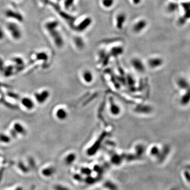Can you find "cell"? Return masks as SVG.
Listing matches in <instances>:
<instances>
[{
	"instance_id": "6da1fadb",
	"label": "cell",
	"mask_w": 190,
	"mask_h": 190,
	"mask_svg": "<svg viewBox=\"0 0 190 190\" xmlns=\"http://www.w3.org/2000/svg\"><path fill=\"white\" fill-rule=\"evenodd\" d=\"M59 22L57 21H50L46 22L44 28L51 37L55 45L58 48H61L64 44L61 33L58 31Z\"/></svg>"
},
{
	"instance_id": "7a4b0ae2",
	"label": "cell",
	"mask_w": 190,
	"mask_h": 190,
	"mask_svg": "<svg viewBox=\"0 0 190 190\" xmlns=\"http://www.w3.org/2000/svg\"><path fill=\"white\" fill-rule=\"evenodd\" d=\"M7 28L9 33H10L12 38L15 40H20L22 36V32L20 26L15 22L8 23L7 25Z\"/></svg>"
},
{
	"instance_id": "3957f363",
	"label": "cell",
	"mask_w": 190,
	"mask_h": 190,
	"mask_svg": "<svg viewBox=\"0 0 190 190\" xmlns=\"http://www.w3.org/2000/svg\"><path fill=\"white\" fill-rule=\"evenodd\" d=\"M131 64L133 69L139 73H144L146 70V65L139 58H134L132 59Z\"/></svg>"
},
{
	"instance_id": "277c9868",
	"label": "cell",
	"mask_w": 190,
	"mask_h": 190,
	"mask_svg": "<svg viewBox=\"0 0 190 190\" xmlns=\"http://www.w3.org/2000/svg\"><path fill=\"white\" fill-rule=\"evenodd\" d=\"M54 4L53 5V7L55 8V10L57 11V12H58L59 15H60V16L68 22V23L69 24L70 26H71L73 28H74L75 26L74 23L76 21V18L73 16H71V15L65 12L62 11L61 9L58 6H56L55 5V4Z\"/></svg>"
},
{
	"instance_id": "5b68a950",
	"label": "cell",
	"mask_w": 190,
	"mask_h": 190,
	"mask_svg": "<svg viewBox=\"0 0 190 190\" xmlns=\"http://www.w3.org/2000/svg\"><path fill=\"white\" fill-rule=\"evenodd\" d=\"M80 78L85 84H91L94 80V75L92 70L86 69L81 71Z\"/></svg>"
},
{
	"instance_id": "8992f818",
	"label": "cell",
	"mask_w": 190,
	"mask_h": 190,
	"mask_svg": "<svg viewBox=\"0 0 190 190\" xmlns=\"http://www.w3.org/2000/svg\"><path fill=\"white\" fill-rule=\"evenodd\" d=\"M92 20L90 17H87L82 20L78 25L74 26V29L76 31L79 32H82L88 29L92 25Z\"/></svg>"
},
{
	"instance_id": "52a82bcc",
	"label": "cell",
	"mask_w": 190,
	"mask_h": 190,
	"mask_svg": "<svg viewBox=\"0 0 190 190\" xmlns=\"http://www.w3.org/2000/svg\"><path fill=\"white\" fill-rule=\"evenodd\" d=\"M109 111L110 115L115 117L118 116L121 113V107L118 104L112 100L110 102Z\"/></svg>"
},
{
	"instance_id": "ba28073f",
	"label": "cell",
	"mask_w": 190,
	"mask_h": 190,
	"mask_svg": "<svg viewBox=\"0 0 190 190\" xmlns=\"http://www.w3.org/2000/svg\"><path fill=\"white\" fill-rule=\"evenodd\" d=\"M163 64V60L158 57H152L150 58L146 63L147 67L150 69H156Z\"/></svg>"
},
{
	"instance_id": "9c48e42d",
	"label": "cell",
	"mask_w": 190,
	"mask_h": 190,
	"mask_svg": "<svg viewBox=\"0 0 190 190\" xmlns=\"http://www.w3.org/2000/svg\"><path fill=\"white\" fill-rule=\"evenodd\" d=\"M147 26V22L144 19H141L135 23L133 27V31L136 33L141 32Z\"/></svg>"
},
{
	"instance_id": "30bf717a",
	"label": "cell",
	"mask_w": 190,
	"mask_h": 190,
	"mask_svg": "<svg viewBox=\"0 0 190 190\" xmlns=\"http://www.w3.org/2000/svg\"><path fill=\"white\" fill-rule=\"evenodd\" d=\"M126 19L127 16L124 13H121L117 15L116 18V24L118 29L121 30L123 29Z\"/></svg>"
},
{
	"instance_id": "8fae6325",
	"label": "cell",
	"mask_w": 190,
	"mask_h": 190,
	"mask_svg": "<svg viewBox=\"0 0 190 190\" xmlns=\"http://www.w3.org/2000/svg\"><path fill=\"white\" fill-rule=\"evenodd\" d=\"M5 15L8 18H13L17 20L18 22H22L23 19L22 15L20 12L12 10H7L5 12Z\"/></svg>"
},
{
	"instance_id": "7c38bea8",
	"label": "cell",
	"mask_w": 190,
	"mask_h": 190,
	"mask_svg": "<svg viewBox=\"0 0 190 190\" xmlns=\"http://www.w3.org/2000/svg\"><path fill=\"white\" fill-rule=\"evenodd\" d=\"M49 92L48 90H44L40 92L37 93L35 95V98L37 102L40 104H43L49 98Z\"/></svg>"
},
{
	"instance_id": "4fadbf2b",
	"label": "cell",
	"mask_w": 190,
	"mask_h": 190,
	"mask_svg": "<svg viewBox=\"0 0 190 190\" xmlns=\"http://www.w3.org/2000/svg\"><path fill=\"white\" fill-rule=\"evenodd\" d=\"M55 117L60 121H65L68 117V111L64 108H59L55 111Z\"/></svg>"
},
{
	"instance_id": "5bb4252c",
	"label": "cell",
	"mask_w": 190,
	"mask_h": 190,
	"mask_svg": "<svg viewBox=\"0 0 190 190\" xmlns=\"http://www.w3.org/2000/svg\"><path fill=\"white\" fill-rule=\"evenodd\" d=\"M124 52V48L121 46H116L112 48L110 51V55L117 57Z\"/></svg>"
},
{
	"instance_id": "9a60e30c",
	"label": "cell",
	"mask_w": 190,
	"mask_h": 190,
	"mask_svg": "<svg viewBox=\"0 0 190 190\" xmlns=\"http://www.w3.org/2000/svg\"><path fill=\"white\" fill-rule=\"evenodd\" d=\"M21 103L22 105L27 110H32L34 107V103L33 102V100L31 99L28 97H25L22 99Z\"/></svg>"
},
{
	"instance_id": "2e32d148",
	"label": "cell",
	"mask_w": 190,
	"mask_h": 190,
	"mask_svg": "<svg viewBox=\"0 0 190 190\" xmlns=\"http://www.w3.org/2000/svg\"><path fill=\"white\" fill-rule=\"evenodd\" d=\"M181 5L184 10V15L183 16L187 20L190 18V2H183Z\"/></svg>"
},
{
	"instance_id": "e0dca14e",
	"label": "cell",
	"mask_w": 190,
	"mask_h": 190,
	"mask_svg": "<svg viewBox=\"0 0 190 190\" xmlns=\"http://www.w3.org/2000/svg\"><path fill=\"white\" fill-rule=\"evenodd\" d=\"M74 43L79 49H83L84 48V42L82 38L80 37H76L74 38Z\"/></svg>"
},
{
	"instance_id": "ac0fdd59",
	"label": "cell",
	"mask_w": 190,
	"mask_h": 190,
	"mask_svg": "<svg viewBox=\"0 0 190 190\" xmlns=\"http://www.w3.org/2000/svg\"><path fill=\"white\" fill-rule=\"evenodd\" d=\"M55 170L52 167H50L44 169L42 171V174L47 177H49L55 174Z\"/></svg>"
},
{
	"instance_id": "d6986e66",
	"label": "cell",
	"mask_w": 190,
	"mask_h": 190,
	"mask_svg": "<svg viewBox=\"0 0 190 190\" xmlns=\"http://www.w3.org/2000/svg\"><path fill=\"white\" fill-rule=\"evenodd\" d=\"M76 159V155L75 154L70 153L68 154L65 158V163L67 165L73 164Z\"/></svg>"
},
{
	"instance_id": "ffe728a7",
	"label": "cell",
	"mask_w": 190,
	"mask_h": 190,
	"mask_svg": "<svg viewBox=\"0 0 190 190\" xmlns=\"http://www.w3.org/2000/svg\"><path fill=\"white\" fill-rule=\"evenodd\" d=\"M179 9L178 4L175 2H171L168 4L167 7V10L170 13H173L177 11Z\"/></svg>"
},
{
	"instance_id": "44dd1931",
	"label": "cell",
	"mask_w": 190,
	"mask_h": 190,
	"mask_svg": "<svg viewBox=\"0 0 190 190\" xmlns=\"http://www.w3.org/2000/svg\"><path fill=\"white\" fill-rule=\"evenodd\" d=\"M104 185L105 187H106V189L109 190H118V187L117 186L111 181H106V182L104 183Z\"/></svg>"
},
{
	"instance_id": "7402d4cb",
	"label": "cell",
	"mask_w": 190,
	"mask_h": 190,
	"mask_svg": "<svg viewBox=\"0 0 190 190\" xmlns=\"http://www.w3.org/2000/svg\"><path fill=\"white\" fill-rule=\"evenodd\" d=\"M14 130L15 132L19 133V134H23L25 132L24 128L22 125L20 124L19 123H16L14 125Z\"/></svg>"
},
{
	"instance_id": "603a6c76",
	"label": "cell",
	"mask_w": 190,
	"mask_h": 190,
	"mask_svg": "<svg viewBox=\"0 0 190 190\" xmlns=\"http://www.w3.org/2000/svg\"><path fill=\"white\" fill-rule=\"evenodd\" d=\"M115 0H102V5L106 8L111 7L114 4Z\"/></svg>"
},
{
	"instance_id": "cb8c5ba5",
	"label": "cell",
	"mask_w": 190,
	"mask_h": 190,
	"mask_svg": "<svg viewBox=\"0 0 190 190\" xmlns=\"http://www.w3.org/2000/svg\"><path fill=\"white\" fill-rule=\"evenodd\" d=\"M160 153V151L157 146H153V147L151 148V149L150 150V154L152 156H159Z\"/></svg>"
},
{
	"instance_id": "d4e9b609",
	"label": "cell",
	"mask_w": 190,
	"mask_h": 190,
	"mask_svg": "<svg viewBox=\"0 0 190 190\" xmlns=\"http://www.w3.org/2000/svg\"><path fill=\"white\" fill-rule=\"evenodd\" d=\"M111 162L113 163L115 165L119 164L121 162V157L117 155H113L112 158H111Z\"/></svg>"
},
{
	"instance_id": "484cf974",
	"label": "cell",
	"mask_w": 190,
	"mask_h": 190,
	"mask_svg": "<svg viewBox=\"0 0 190 190\" xmlns=\"http://www.w3.org/2000/svg\"><path fill=\"white\" fill-rule=\"evenodd\" d=\"M75 0H65L64 5L66 9H69L70 8L73 6Z\"/></svg>"
},
{
	"instance_id": "4316f807",
	"label": "cell",
	"mask_w": 190,
	"mask_h": 190,
	"mask_svg": "<svg viewBox=\"0 0 190 190\" xmlns=\"http://www.w3.org/2000/svg\"><path fill=\"white\" fill-rule=\"evenodd\" d=\"M183 175H184V177L187 180L188 182L190 183V171L188 169H187L186 170L184 171V172L183 173Z\"/></svg>"
},
{
	"instance_id": "83f0119b",
	"label": "cell",
	"mask_w": 190,
	"mask_h": 190,
	"mask_svg": "<svg viewBox=\"0 0 190 190\" xmlns=\"http://www.w3.org/2000/svg\"><path fill=\"white\" fill-rule=\"evenodd\" d=\"M10 139L6 135H0V141L2 142H10Z\"/></svg>"
},
{
	"instance_id": "f1b7e54d",
	"label": "cell",
	"mask_w": 190,
	"mask_h": 190,
	"mask_svg": "<svg viewBox=\"0 0 190 190\" xmlns=\"http://www.w3.org/2000/svg\"><path fill=\"white\" fill-rule=\"evenodd\" d=\"M81 173L86 175H90L92 173V171L90 168H82L81 169Z\"/></svg>"
},
{
	"instance_id": "f546056e",
	"label": "cell",
	"mask_w": 190,
	"mask_h": 190,
	"mask_svg": "<svg viewBox=\"0 0 190 190\" xmlns=\"http://www.w3.org/2000/svg\"><path fill=\"white\" fill-rule=\"evenodd\" d=\"M136 152H137V153L139 155H142L143 153V152H144V147L142 145H139L136 147Z\"/></svg>"
},
{
	"instance_id": "4dcf8cb0",
	"label": "cell",
	"mask_w": 190,
	"mask_h": 190,
	"mask_svg": "<svg viewBox=\"0 0 190 190\" xmlns=\"http://www.w3.org/2000/svg\"><path fill=\"white\" fill-rule=\"evenodd\" d=\"M54 189L55 190H70L67 187H64L62 185H60V184L55 185L54 187Z\"/></svg>"
},
{
	"instance_id": "1f68e13d",
	"label": "cell",
	"mask_w": 190,
	"mask_h": 190,
	"mask_svg": "<svg viewBox=\"0 0 190 190\" xmlns=\"http://www.w3.org/2000/svg\"><path fill=\"white\" fill-rule=\"evenodd\" d=\"M18 168H20V170H22V171L23 172H28V169L27 168L25 165H24V164L22 163H20L18 164Z\"/></svg>"
},
{
	"instance_id": "d6a6232c",
	"label": "cell",
	"mask_w": 190,
	"mask_h": 190,
	"mask_svg": "<svg viewBox=\"0 0 190 190\" xmlns=\"http://www.w3.org/2000/svg\"><path fill=\"white\" fill-rule=\"evenodd\" d=\"M86 182L88 183V184H93V183H94L95 182V179L94 178L92 177L89 176V177H88L86 179Z\"/></svg>"
},
{
	"instance_id": "836d02e7",
	"label": "cell",
	"mask_w": 190,
	"mask_h": 190,
	"mask_svg": "<svg viewBox=\"0 0 190 190\" xmlns=\"http://www.w3.org/2000/svg\"><path fill=\"white\" fill-rule=\"evenodd\" d=\"M187 20L184 18L183 16L181 17L178 20V23L179 24V25H183L184 24H185L186 22H187Z\"/></svg>"
},
{
	"instance_id": "e575fe53",
	"label": "cell",
	"mask_w": 190,
	"mask_h": 190,
	"mask_svg": "<svg viewBox=\"0 0 190 190\" xmlns=\"http://www.w3.org/2000/svg\"><path fill=\"white\" fill-rule=\"evenodd\" d=\"M4 37H5L4 31L3 30V29H2L0 27V41L3 40Z\"/></svg>"
},
{
	"instance_id": "d590c367",
	"label": "cell",
	"mask_w": 190,
	"mask_h": 190,
	"mask_svg": "<svg viewBox=\"0 0 190 190\" xmlns=\"http://www.w3.org/2000/svg\"><path fill=\"white\" fill-rule=\"evenodd\" d=\"M95 171L98 173L99 174H102V170L101 169V168L99 167V166H96L94 168Z\"/></svg>"
},
{
	"instance_id": "8d00e7d4",
	"label": "cell",
	"mask_w": 190,
	"mask_h": 190,
	"mask_svg": "<svg viewBox=\"0 0 190 190\" xmlns=\"http://www.w3.org/2000/svg\"><path fill=\"white\" fill-rule=\"evenodd\" d=\"M74 179H76L77 181H80L81 179V177L78 174H76L74 175Z\"/></svg>"
},
{
	"instance_id": "74e56055",
	"label": "cell",
	"mask_w": 190,
	"mask_h": 190,
	"mask_svg": "<svg viewBox=\"0 0 190 190\" xmlns=\"http://www.w3.org/2000/svg\"><path fill=\"white\" fill-rule=\"evenodd\" d=\"M141 2V0H133V2L135 5L139 4Z\"/></svg>"
},
{
	"instance_id": "f35d334b",
	"label": "cell",
	"mask_w": 190,
	"mask_h": 190,
	"mask_svg": "<svg viewBox=\"0 0 190 190\" xmlns=\"http://www.w3.org/2000/svg\"><path fill=\"white\" fill-rule=\"evenodd\" d=\"M15 190H23V189H22V187H18Z\"/></svg>"
},
{
	"instance_id": "ab89813d",
	"label": "cell",
	"mask_w": 190,
	"mask_h": 190,
	"mask_svg": "<svg viewBox=\"0 0 190 190\" xmlns=\"http://www.w3.org/2000/svg\"><path fill=\"white\" fill-rule=\"evenodd\" d=\"M187 169H188V170H189L190 171V166H188V168H187Z\"/></svg>"
},
{
	"instance_id": "60d3db41",
	"label": "cell",
	"mask_w": 190,
	"mask_h": 190,
	"mask_svg": "<svg viewBox=\"0 0 190 190\" xmlns=\"http://www.w3.org/2000/svg\"><path fill=\"white\" fill-rule=\"evenodd\" d=\"M56 1H58V2H60L61 0H56Z\"/></svg>"
},
{
	"instance_id": "b9f144b4",
	"label": "cell",
	"mask_w": 190,
	"mask_h": 190,
	"mask_svg": "<svg viewBox=\"0 0 190 190\" xmlns=\"http://www.w3.org/2000/svg\"><path fill=\"white\" fill-rule=\"evenodd\" d=\"M16 1H17V0H16Z\"/></svg>"
}]
</instances>
